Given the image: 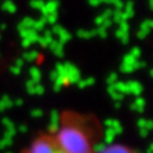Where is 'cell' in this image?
<instances>
[{"mask_svg": "<svg viewBox=\"0 0 153 153\" xmlns=\"http://www.w3.org/2000/svg\"><path fill=\"white\" fill-rule=\"evenodd\" d=\"M96 153H140L137 148L121 142H114L98 148Z\"/></svg>", "mask_w": 153, "mask_h": 153, "instance_id": "3957f363", "label": "cell"}, {"mask_svg": "<svg viewBox=\"0 0 153 153\" xmlns=\"http://www.w3.org/2000/svg\"><path fill=\"white\" fill-rule=\"evenodd\" d=\"M19 153H61L51 131H40Z\"/></svg>", "mask_w": 153, "mask_h": 153, "instance_id": "7a4b0ae2", "label": "cell"}, {"mask_svg": "<svg viewBox=\"0 0 153 153\" xmlns=\"http://www.w3.org/2000/svg\"><path fill=\"white\" fill-rule=\"evenodd\" d=\"M61 153H96L103 139V126L93 114L63 111L51 131Z\"/></svg>", "mask_w": 153, "mask_h": 153, "instance_id": "6da1fadb", "label": "cell"}]
</instances>
